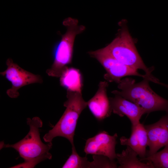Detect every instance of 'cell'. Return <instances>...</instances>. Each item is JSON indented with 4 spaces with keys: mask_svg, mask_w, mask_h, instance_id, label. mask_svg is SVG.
I'll use <instances>...</instances> for the list:
<instances>
[{
    "mask_svg": "<svg viewBox=\"0 0 168 168\" xmlns=\"http://www.w3.org/2000/svg\"><path fill=\"white\" fill-rule=\"evenodd\" d=\"M78 20L68 17L63 22L67 30L55 44L53 51V63L46 71L50 77H59L63 71L72 62L74 41L76 36L85 30V27L79 25Z\"/></svg>",
    "mask_w": 168,
    "mask_h": 168,
    "instance_id": "obj_5",
    "label": "cell"
},
{
    "mask_svg": "<svg viewBox=\"0 0 168 168\" xmlns=\"http://www.w3.org/2000/svg\"><path fill=\"white\" fill-rule=\"evenodd\" d=\"M141 161H151L154 168H168V143L161 151L151 156L143 158H139Z\"/></svg>",
    "mask_w": 168,
    "mask_h": 168,
    "instance_id": "obj_15",
    "label": "cell"
},
{
    "mask_svg": "<svg viewBox=\"0 0 168 168\" xmlns=\"http://www.w3.org/2000/svg\"><path fill=\"white\" fill-rule=\"evenodd\" d=\"M117 137V133L111 136L106 131H100L86 140L84 151L86 155H103L114 160L116 158L115 147Z\"/></svg>",
    "mask_w": 168,
    "mask_h": 168,
    "instance_id": "obj_8",
    "label": "cell"
},
{
    "mask_svg": "<svg viewBox=\"0 0 168 168\" xmlns=\"http://www.w3.org/2000/svg\"><path fill=\"white\" fill-rule=\"evenodd\" d=\"M93 160L90 162L89 168H117V163L107 156L98 155H93Z\"/></svg>",
    "mask_w": 168,
    "mask_h": 168,
    "instance_id": "obj_17",
    "label": "cell"
},
{
    "mask_svg": "<svg viewBox=\"0 0 168 168\" xmlns=\"http://www.w3.org/2000/svg\"><path fill=\"white\" fill-rule=\"evenodd\" d=\"M138 154L129 146L121 153L116 154V159L119 166V168H154L152 163L147 161L146 163L142 162L137 157Z\"/></svg>",
    "mask_w": 168,
    "mask_h": 168,
    "instance_id": "obj_14",
    "label": "cell"
},
{
    "mask_svg": "<svg viewBox=\"0 0 168 168\" xmlns=\"http://www.w3.org/2000/svg\"><path fill=\"white\" fill-rule=\"evenodd\" d=\"M109 99L112 112L120 117L126 116L132 125L140 123L142 115L146 114L143 108L119 95H115L114 97Z\"/></svg>",
    "mask_w": 168,
    "mask_h": 168,
    "instance_id": "obj_10",
    "label": "cell"
},
{
    "mask_svg": "<svg viewBox=\"0 0 168 168\" xmlns=\"http://www.w3.org/2000/svg\"><path fill=\"white\" fill-rule=\"evenodd\" d=\"M27 123L30 130L24 138L14 144H1L2 148L10 147L15 149L24 161L13 168H33L40 162L52 158L49 152L52 146V142L45 144L40 139L39 128L43 125L41 120L38 117L32 119L27 118Z\"/></svg>",
    "mask_w": 168,
    "mask_h": 168,
    "instance_id": "obj_1",
    "label": "cell"
},
{
    "mask_svg": "<svg viewBox=\"0 0 168 168\" xmlns=\"http://www.w3.org/2000/svg\"><path fill=\"white\" fill-rule=\"evenodd\" d=\"M7 66L6 70L0 72V74L5 77L12 84V87L6 91L7 95L12 98H16L19 95L18 90L26 85L43 82L42 77L28 72L14 63L11 58L6 62Z\"/></svg>",
    "mask_w": 168,
    "mask_h": 168,
    "instance_id": "obj_7",
    "label": "cell"
},
{
    "mask_svg": "<svg viewBox=\"0 0 168 168\" xmlns=\"http://www.w3.org/2000/svg\"><path fill=\"white\" fill-rule=\"evenodd\" d=\"M103 48L111 56L123 63L136 70L144 71L152 82L164 85L152 75V72L154 69V67L148 68L144 63L126 27L122 26L116 37Z\"/></svg>",
    "mask_w": 168,
    "mask_h": 168,
    "instance_id": "obj_4",
    "label": "cell"
},
{
    "mask_svg": "<svg viewBox=\"0 0 168 168\" xmlns=\"http://www.w3.org/2000/svg\"><path fill=\"white\" fill-rule=\"evenodd\" d=\"M144 126L147 133V146L149 147L147 151L148 156L157 152L168 143V112L157 122Z\"/></svg>",
    "mask_w": 168,
    "mask_h": 168,
    "instance_id": "obj_9",
    "label": "cell"
},
{
    "mask_svg": "<svg viewBox=\"0 0 168 168\" xmlns=\"http://www.w3.org/2000/svg\"><path fill=\"white\" fill-rule=\"evenodd\" d=\"M90 162L86 157H81L77 153L75 147H72V153L63 166V168H89Z\"/></svg>",
    "mask_w": 168,
    "mask_h": 168,
    "instance_id": "obj_16",
    "label": "cell"
},
{
    "mask_svg": "<svg viewBox=\"0 0 168 168\" xmlns=\"http://www.w3.org/2000/svg\"><path fill=\"white\" fill-rule=\"evenodd\" d=\"M91 57L95 58L106 71L104 77L108 82L118 84L122 78L129 76H135L147 79L152 82L145 74L140 73L138 70L120 62L108 53L103 48L88 52Z\"/></svg>",
    "mask_w": 168,
    "mask_h": 168,
    "instance_id": "obj_6",
    "label": "cell"
},
{
    "mask_svg": "<svg viewBox=\"0 0 168 168\" xmlns=\"http://www.w3.org/2000/svg\"><path fill=\"white\" fill-rule=\"evenodd\" d=\"M67 100L63 105L66 109L57 124L43 137L45 142H52L57 137L67 138L72 147L75 146L74 137L77 123L83 110L87 106L82 92L67 91Z\"/></svg>",
    "mask_w": 168,
    "mask_h": 168,
    "instance_id": "obj_3",
    "label": "cell"
},
{
    "mask_svg": "<svg viewBox=\"0 0 168 168\" xmlns=\"http://www.w3.org/2000/svg\"><path fill=\"white\" fill-rule=\"evenodd\" d=\"M120 140L121 145L131 147L137 152L140 158L147 156V136L146 129L142 124L139 123L136 125H132L130 137L128 138L122 137Z\"/></svg>",
    "mask_w": 168,
    "mask_h": 168,
    "instance_id": "obj_12",
    "label": "cell"
},
{
    "mask_svg": "<svg viewBox=\"0 0 168 168\" xmlns=\"http://www.w3.org/2000/svg\"><path fill=\"white\" fill-rule=\"evenodd\" d=\"M108 82H100L96 92L87 101L88 106L91 113L99 121H101L109 117L112 112L109 98L107 93Z\"/></svg>",
    "mask_w": 168,
    "mask_h": 168,
    "instance_id": "obj_11",
    "label": "cell"
},
{
    "mask_svg": "<svg viewBox=\"0 0 168 168\" xmlns=\"http://www.w3.org/2000/svg\"><path fill=\"white\" fill-rule=\"evenodd\" d=\"M149 82L144 78L136 83L134 79L126 77L122 79L118 84L120 90H114L111 93L141 106L146 113L158 111L168 112V100L156 93L151 88Z\"/></svg>",
    "mask_w": 168,
    "mask_h": 168,
    "instance_id": "obj_2",
    "label": "cell"
},
{
    "mask_svg": "<svg viewBox=\"0 0 168 168\" xmlns=\"http://www.w3.org/2000/svg\"><path fill=\"white\" fill-rule=\"evenodd\" d=\"M59 77L61 86L67 91L82 92V79L78 69L68 66L63 71Z\"/></svg>",
    "mask_w": 168,
    "mask_h": 168,
    "instance_id": "obj_13",
    "label": "cell"
}]
</instances>
